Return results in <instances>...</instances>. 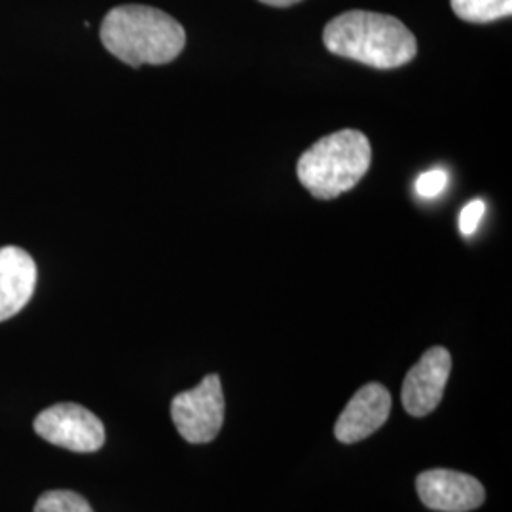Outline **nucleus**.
Instances as JSON below:
<instances>
[{"instance_id":"f257e3e1","label":"nucleus","mask_w":512,"mask_h":512,"mask_svg":"<svg viewBox=\"0 0 512 512\" xmlns=\"http://www.w3.org/2000/svg\"><path fill=\"white\" fill-rule=\"evenodd\" d=\"M101 42L131 67L165 65L183 52L186 33L177 19L158 8L124 4L112 8L103 19Z\"/></svg>"},{"instance_id":"f03ea898","label":"nucleus","mask_w":512,"mask_h":512,"mask_svg":"<svg viewBox=\"0 0 512 512\" xmlns=\"http://www.w3.org/2000/svg\"><path fill=\"white\" fill-rule=\"evenodd\" d=\"M330 54L348 57L374 69H397L418 54V42L401 19L351 10L332 19L323 31Z\"/></svg>"},{"instance_id":"7ed1b4c3","label":"nucleus","mask_w":512,"mask_h":512,"mask_svg":"<svg viewBox=\"0 0 512 512\" xmlns=\"http://www.w3.org/2000/svg\"><path fill=\"white\" fill-rule=\"evenodd\" d=\"M372 148L359 129H342L319 139L298 160V179L313 198L334 200L363 179Z\"/></svg>"},{"instance_id":"20e7f679","label":"nucleus","mask_w":512,"mask_h":512,"mask_svg":"<svg viewBox=\"0 0 512 512\" xmlns=\"http://www.w3.org/2000/svg\"><path fill=\"white\" fill-rule=\"evenodd\" d=\"M171 418L186 442L207 444L217 439L224 423V395L217 374L205 376L194 389L171 401Z\"/></svg>"},{"instance_id":"39448f33","label":"nucleus","mask_w":512,"mask_h":512,"mask_svg":"<svg viewBox=\"0 0 512 512\" xmlns=\"http://www.w3.org/2000/svg\"><path fill=\"white\" fill-rule=\"evenodd\" d=\"M35 431L46 442L78 454L97 452L107 439L103 421L88 408L74 403L54 404L40 412Z\"/></svg>"},{"instance_id":"423d86ee","label":"nucleus","mask_w":512,"mask_h":512,"mask_svg":"<svg viewBox=\"0 0 512 512\" xmlns=\"http://www.w3.org/2000/svg\"><path fill=\"white\" fill-rule=\"evenodd\" d=\"M450 372H452L450 351L440 346L427 349L420 363L412 366L404 378V410L414 418L429 416L444 397Z\"/></svg>"},{"instance_id":"0eeeda50","label":"nucleus","mask_w":512,"mask_h":512,"mask_svg":"<svg viewBox=\"0 0 512 512\" xmlns=\"http://www.w3.org/2000/svg\"><path fill=\"white\" fill-rule=\"evenodd\" d=\"M416 488L423 505L433 511H475L486 499V490L475 476L448 469L421 473Z\"/></svg>"},{"instance_id":"6e6552de","label":"nucleus","mask_w":512,"mask_h":512,"mask_svg":"<svg viewBox=\"0 0 512 512\" xmlns=\"http://www.w3.org/2000/svg\"><path fill=\"white\" fill-rule=\"evenodd\" d=\"M391 412V395L382 384L361 387L334 425L336 439L355 444L376 433Z\"/></svg>"},{"instance_id":"1a4fd4ad","label":"nucleus","mask_w":512,"mask_h":512,"mask_svg":"<svg viewBox=\"0 0 512 512\" xmlns=\"http://www.w3.org/2000/svg\"><path fill=\"white\" fill-rule=\"evenodd\" d=\"M37 264L27 251L0 247V323L18 315L37 287Z\"/></svg>"},{"instance_id":"9d476101","label":"nucleus","mask_w":512,"mask_h":512,"mask_svg":"<svg viewBox=\"0 0 512 512\" xmlns=\"http://www.w3.org/2000/svg\"><path fill=\"white\" fill-rule=\"evenodd\" d=\"M459 19L469 23H492L511 18L512 0H450Z\"/></svg>"},{"instance_id":"9b49d317","label":"nucleus","mask_w":512,"mask_h":512,"mask_svg":"<svg viewBox=\"0 0 512 512\" xmlns=\"http://www.w3.org/2000/svg\"><path fill=\"white\" fill-rule=\"evenodd\" d=\"M35 512H93V509L82 495L69 490H55L38 497Z\"/></svg>"},{"instance_id":"f8f14e48","label":"nucleus","mask_w":512,"mask_h":512,"mask_svg":"<svg viewBox=\"0 0 512 512\" xmlns=\"http://www.w3.org/2000/svg\"><path fill=\"white\" fill-rule=\"evenodd\" d=\"M448 184V173L444 169H431L421 173L416 181V192L421 198H437L446 190Z\"/></svg>"},{"instance_id":"ddd939ff","label":"nucleus","mask_w":512,"mask_h":512,"mask_svg":"<svg viewBox=\"0 0 512 512\" xmlns=\"http://www.w3.org/2000/svg\"><path fill=\"white\" fill-rule=\"evenodd\" d=\"M484 213H486V203L482 200H473V202L467 203L459 213L461 234L467 238L473 236L480 226V220L484 219Z\"/></svg>"},{"instance_id":"4468645a","label":"nucleus","mask_w":512,"mask_h":512,"mask_svg":"<svg viewBox=\"0 0 512 512\" xmlns=\"http://www.w3.org/2000/svg\"><path fill=\"white\" fill-rule=\"evenodd\" d=\"M260 2H264L268 6H275V8H287V6H293L300 0H260Z\"/></svg>"}]
</instances>
